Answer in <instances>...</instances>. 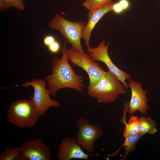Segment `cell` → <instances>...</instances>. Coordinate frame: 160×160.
I'll use <instances>...</instances> for the list:
<instances>
[{
    "label": "cell",
    "instance_id": "cell-22",
    "mask_svg": "<svg viewBox=\"0 0 160 160\" xmlns=\"http://www.w3.org/2000/svg\"><path fill=\"white\" fill-rule=\"evenodd\" d=\"M118 2L124 10L127 9L129 7V4L128 0H120Z\"/></svg>",
    "mask_w": 160,
    "mask_h": 160
},
{
    "label": "cell",
    "instance_id": "cell-5",
    "mask_svg": "<svg viewBox=\"0 0 160 160\" xmlns=\"http://www.w3.org/2000/svg\"><path fill=\"white\" fill-rule=\"evenodd\" d=\"M68 61L85 71L89 79L88 89L94 87L107 73L89 55L71 48L66 50Z\"/></svg>",
    "mask_w": 160,
    "mask_h": 160
},
{
    "label": "cell",
    "instance_id": "cell-3",
    "mask_svg": "<svg viewBox=\"0 0 160 160\" xmlns=\"http://www.w3.org/2000/svg\"><path fill=\"white\" fill-rule=\"evenodd\" d=\"M125 87L117 77L109 71L87 93L96 99L98 102L108 103L114 102L118 96L126 93Z\"/></svg>",
    "mask_w": 160,
    "mask_h": 160
},
{
    "label": "cell",
    "instance_id": "cell-20",
    "mask_svg": "<svg viewBox=\"0 0 160 160\" xmlns=\"http://www.w3.org/2000/svg\"><path fill=\"white\" fill-rule=\"evenodd\" d=\"M55 41L54 36L52 35L45 36L43 39V42L45 45L48 47Z\"/></svg>",
    "mask_w": 160,
    "mask_h": 160
},
{
    "label": "cell",
    "instance_id": "cell-16",
    "mask_svg": "<svg viewBox=\"0 0 160 160\" xmlns=\"http://www.w3.org/2000/svg\"><path fill=\"white\" fill-rule=\"evenodd\" d=\"M139 119L136 116H132L128 122H124L125 127L123 136L124 137L139 133Z\"/></svg>",
    "mask_w": 160,
    "mask_h": 160
},
{
    "label": "cell",
    "instance_id": "cell-2",
    "mask_svg": "<svg viewBox=\"0 0 160 160\" xmlns=\"http://www.w3.org/2000/svg\"><path fill=\"white\" fill-rule=\"evenodd\" d=\"M40 116L38 109L30 98L12 103L9 106L7 112L8 121L23 128L35 126Z\"/></svg>",
    "mask_w": 160,
    "mask_h": 160
},
{
    "label": "cell",
    "instance_id": "cell-18",
    "mask_svg": "<svg viewBox=\"0 0 160 160\" xmlns=\"http://www.w3.org/2000/svg\"><path fill=\"white\" fill-rule=\"evenodd\" d=\"M9 7H12L20 11H23L25 9L23 0H4Z\"/></svg>",
    "mask_w": 160,
    "mask_h": 160
},
{
    "label": "cell",
    "instance_id": "cell-24",
    "mask_svg": "<svg viewBox=\"0 0 160 160\" xmlns=\"http://www.w3.org/2000/svg\"><path fill=\"white\" fill-rule=\"evenodd\" d=\"M159 87H160V85H159Z\"/></svg>",
    "mask_w": 160,
    "mask_h": 160
},
{
    "label": "cell",
    "instance_id": "cell-10",
    "mask_svg": "<svg viewBox=\"0 0 160 160\" xmlns=\"http://www.w3.org/2000/svg\"><path fill=\"white\" fill-rule=\"evenodd\" d=\"M95 154H88L84 152L81 146L77 143V139L74 137L64 138L57 149L56 158L58 160H69L72 159H85L87 160L91 156Z\"/></svg>",
    "mask_w": 160,
    "mask_h": 160
},
{
    "label": "cell",
    "instance_id": "cell-13",
    "mask_svg": "<svg viewBox=\"0 0 160 160\" xmlns=\"http://www.w3.org/2000/svg\"><path fill=\"white\" fill-rule=\"evenodd\" d=\"M143 135L139 133L125 137V140L121 147L116 151L111 154H108V156L114 157L116 156L118 154L120 149L123 146H124L126 152L121 160H125L129 153L134 149L138 140Z\"/></svg>",
    "mask_w": 160,
    "mask_h": 160
},
{
    "label": "cell",
    "instance_id": "cell-8",
    "mask_svg": "<svg viewBox=\"0 0 160 160\" xmlns=\"http://www.w3.org/2000/svg\"><path fill=\"white\" fill-rule=\"evenodd\" d=\"M110 42L105 45V40L101 41L96 47H90L87 50L89 55L94 60L101 61L107 66L109 71L114 74L125 86L126 89L129 87L126 81L131 79L130 74L118 68L112 62L109 55L108 48Z\"/></svg>",
    "mask_w": 160,
    "mask_h": 160
},
{
    "label": "cell",
    "instance_id": "cell-11",
    "mask_svg": "<svg viewBox=\"0 0 160 160\" xmlns=\"http://www.w3.org/2000/svg\"><path fill=\"white\" fill-rule=\"evenodd\" d=\"M128 84L130 88L131 96L129 101V114H133L136 111H139L141 114L145 115L150 108L147 104L148 99L146 94L148 90L144 91L140 82L133 80H129Z\"/></svg>",
    "mask_w": 160,
    "mask_h": 160
},
{
    "label": "cell",
    "instance_id": "cell-17",
    "mask_svg": "<svg viewBox=\"0 0 160 160\" xmlns=\"http://www.w3.org/2000/svg\"><path fill=\"white\" fill-rule=\"evenodd\" d=\"M113 0H85L82 5L89 11L112 2Z\"/></svg>",
    "mask_w": 160,
    "mask_h": 160
},
{
    "label": "cell",
    "instance_id": "cell-19",
    "mask_svg": "<svg viewBox=\"0 0 160 160\" xmlns=\"http://www.w3.org/2000/svg\"><path fill=\"white\" fill-rule=\"evenodd\" d=\"M60 47L59 43L56 40L48 47L49 50L53 53H57L60 50Z\"/></svg>",
    "mask_w": 160,
    "mask_h": 160
},
{
    "label": "cell",
    "instance_id": "cell-1",
    "mask_svg": "<svg viewBox=\"0 0 160 160\" xmlns=\"http://www.w3.org/2000/svg\"><path fill=\"white\" fill-rule=\"evenodd\" d=\"M66 50L65 42L61 58L55 57L52 59V73L45 77L48 89L52 96L60 89L68 88L81 92L85 88L83 76L76 73L69 64L66 56Z\"/></svg>",
    "mask_w": 160,
    "mask_h": 160
},
{
    "label": "cell",
    "instance_id": "cell-14",
    "mask_svg": "<svg viewBox=\"0 0 160 160\" xmlns=\"http://www.w3.org/2000/svg\"><path fill=\"white\" fill-rule=\"evenodd\" d=\"M139 131L144 135L145 134L153 135L157 131L156 123L149 117H141L139 118Z\"/></svg>",
    "mask_w": 160,
    "mask_h": 160
},
{
    "label": "cell",
    "instance_id": "cell-21",
    "mask_svg": "<svg viewBox=\"0 0 160 160\" xmlns=\"http://www.w3.org/2000/svg\"><path fill=\"white\" fill-rule=\"evenodd\" d=\"M112 9V11L117 14L120 13L124 11V10L118 2L116 3H114Z\"/></svg>",
    "mask_w": 160,
    "mask_h": 160
},
{
    "label": "cell",
    "instance_id": "cell-15",
    "mask_svg": "<svg viewBox=\"0 0 160 160\" xmlns=\"http://www.w3.org/2000/svg\"><path fill=\"white\" fill-rule=\"evenodd\" d=\"M21 146L6 147L0 155V160H21Z\"/></svg>",
    "mask_w": 160,
    "mask_h": 160
},
{
    "label": "cell",
    "instance_id": "cell-6",
    "mask_svg": "<svg viewBox=\"0 0 160 160\" xmlns=\"http://www.w3.org/2000/svg\"><path fill=\"white\" fill-rule=\"evenodd\" d=\"M46 82L45 80L35 79L20 85L25 87L31 86L33 88V95L30 98L38 109L40 116L44 114L50 107L57 108L60 105L59 102L51 98L50 92L46 88Z\"/></svg>",
    "mask_w": 160,
    "mask_h": 160
},
{
    "label": "cell",
    "instance_id": "cell-25",
    "mask_svg": "<svg viewBox=\"0 0 160 160\" xmlns=\"http://www.w3.org/2000/svg\"></svg>",
    "mask_w": 160,
    "mask_h": 160
},
{
    "label": "cell",
    "instance_id": "cell-9",
    "mask_svg": "<svg viewBox=\"0 0 160 160\" xmlns=\"http://www.w3.org/2000/svg\"><path fill=\"white\" fill-rule=\"evenodd\" d=\"M21 160H51V153L47 145L40 139L25 141L21 146Z\"/></svg>",
    "mask_w": 160,
    "mask_h": 160
},
{
    "label": "cell",
    "instance_id": "cell-12",
    "mask_svg": "<svg viewBox=\"0 0 160 160\" xmlns=\"http://www.w3.org/2000/svg\"><path fill=\"white\" fill-rule=\"evenodd\" d=\"M113 4L112 2L105 5L96 9L89 11L88 12V20L84 28L81 37L87 47V50L90 47L89 45L90 35L95 25L105 14L113 10Z\"/></svg>",
    "mask_w": 160,
    "mask_h": 160
},
{
    "label": "cell",
    "instance_id": "cell-7",
    "mask_svg": "<svg viewBox=\"0 0 160 160\" xmlns=\"http://www.w3.org/2000/svg\"><path fill=\"white\" fill-rule=\"evenodd\" d=\"M76 124L79 129L76 135L77 143L90 154H93L95 142L102 136V130L84 117L78 119Z\"/></svg>",
    "mask_w": 160,
    "mask_h": 160
},
{
    "label": "cell",
    "instance_id": "cell-23",
    "mask_svg": "<svg viewBox=\"0 0 160 160\" xmlns=\"http://www.w3.org/2000/svg\"><path fill=\"white\" fill-rule=\"evenodd\" d=\"M9 8L4 0H0V9L1 10L6 11Z\"/></svg>",
    "mask_w": 160,
    "mask_h": 160
},
{
    "label": "cell",
    "instance_id": "cell-4",
    "mask_svg": "<svg viewBox=\"0 0 160 160\" xmlns=\"http://www.w3.org/2000/svg\"><path fill=\"white\" fill-rule=\"evenodd\" d=\"M85 25L83 22H71L57 13L49 23L51 29L58 31L64 38L66 42L70 44L72 48L84 52L81 44L83 30Z\"/></svg>",
    "mask_w": 160,
    "mask_h": 160
}]
</instances>
